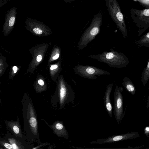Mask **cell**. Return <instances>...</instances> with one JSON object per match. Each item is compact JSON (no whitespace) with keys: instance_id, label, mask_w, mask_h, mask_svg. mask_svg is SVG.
Instances as JSON below:
<instances>
[{"instance_id":"ba28073f","label":"cell","mask_w":149,"mask_h":149,"mask_svg":"<svg viewBox=\"0 0 149 149\" xmlns=\"http://www.w3.org/2000/svg\"><path fill=\"white\" fill-rule=\"evenodd\" d=\"M26 27L33 33L39 36L50 34V29L43 22L30 18H27L25 22Z\"/></svg>"},{"instance_id":"7a4b0ae2","label":"cell","mask_w":149,"mask_h":149,"mask_svg":"<svg viewBox=\"0 0 149 149\" xmlns=\"http://www.w3.org/2000/svg\"><path fill=\"white\" fill-rule=\"evenodd\" d=\"M110 51V52L105 51L100 54L92 55L90 57L113 68H123L129 64L130 61L124 53L118 52L112 48Z\"/></svg>"},{"instance_id":"9c48e42d","label":"cell","mask_w":149,"mask_h":149,"mask_svg":"<svg viewBox=\"0 0 149 149\" xmlns=\"http://www.w3.org/2000/svg\"><path fill=\"white\" fill-rule=\"evenodd\" d=\"M79 74L81 76L91 79H95L97 77L103 75H110V73L94 66L80 65L79 67Z\"/></svg>"},{"instance_id":"d6986e66","label":"cell","mask_w":149,"mask_h":149,"mask_svg":"<svg viewBox=\"0 0 149 149\" xmlns=\"http://www.w3.org/2000/svg\"><path fill=\"white\" fill-rule=\"evenodd\" d=\"M139 2L143 6L147 8H149V0H132Z\"/></svg>"},{"instance_id":"9a60e30c","label":"cell","mask_w":149,"mask_h":149,"mask_svg":"<svg viewBox=\"0 0 149 149\" xmlns=\"http://www.w3.org/2000/svg\"><path fill=\"white\" fill-rule=\"evenodd\" d=\"M125 89L132 95L135 94L136 91L135 87L133 83L127 77L123 79V82L122 84Z\"/></svg>"},{"instance_id":"7402d4cb","label":"cell","mask_w":149,"mask_h":149,"mask_svg":"<svg viewBox=\"0 0 149 149\" xmlns=\"http://www.w3.org/2000/svg\"><path fill=\"white\" fill-rule=\"evenodd\" d=\"M58 66L57 64L53 65L50 68V69L51 70H53L57 68H58Z\"/></svg>"},{"instance_id":"7c38bea8","label":"cell","mask_w":149,"mask_h":149,"mask_svg":"<svg viewBox=\"0 0 149 149\" xmlns=\"http://www.w3.org/2000/svg\"><path fill=\"white\" fill-rule=\"evenodd\" d=\"M17 15V8L13 7L8 11L5 17L3 30L6 32L10 31L15 24Z\"/></svg>"},{"instance_id":"52a82bcc","label":"cell","mask_w":149,"mask_h":149,"mask_svg":"<svg viewBox=\"0 0 149 149\" xmlns=\"http://www.w3.org/2000/svg\"><path fill=\"white\" fill-rule=\"evenodd\" d=\"M140 135L138 132H132L120 134H114L105 138H100L91 141L90 143L102 144L111 143L125 140L136 138Z\"/></svg>"},{"instance_id":"8fae6325","label":"cell","mask_w":149,"mask_h":149,"mask_svg":"<svg viewBox=\"0 0 149 149\" xmlns=\"http://www.w3.org/2000/svg\"><path fill=\"white\" fill-rule=\"evenodd\" d=\"M3 137L12 145L13 149H30L32 146V145L19 140L9 132L5 134Z\"/></svg>"},{"instance_id":"6da1fadb","label":"cell","mask_w":149,"mask_h":149,"mask_svg":"<svg viewBox=\"0 0 149 149\" xmlns=\"http://www.w3.org/2000/svg\"><path fill=\"white\" fill-rule=\"evenodd\" d=\"M23 119L24 134L29 143L33 141L40 143L36 114L31 99L27 93L23 95L21 101Z\"/></svg>"},{"instance_id":"2e32d148","label":"cell","mask_w":149,"mask_h":149,"mask_svg":"<svg viewBox=\"0 0 149 149\" xmlns=\"http://www.w3.org/2000/svg\"><path fill=\"white\" fill-rule=\"evenodd\" d=\"M135 43L141 46L149 47V32L142 36Z\"/></svg>"},{"instance_id":"5b68a950","label":"cell","mask_w":149,"mask_h":149,"mask_svg":"<svg viewBox=\"0 0 149 149\" xmlns=\"http://www.w3.org/2000/svg\"><path fill=\"white\" fill-rule=\"evenodd\" d=\"M130 14L133 22L140 29L138 31L139 36L149 28V8L142 10L131 8Z\"/></svg>"},{"instance_id":"cb8c5ba5","label":"cell","mask_w":149,"mask_h":149,"mask_svg":"<svg viewBox=\"0 0 149 149\" xmlns=\"http://www.w3.org/2000/svg\"><path fill=\"white\" fill-rule=\"evenodd\" d=\"M7 2V1H2V0H0V8L6 4Z\"/></svg>"},{"instance_id":"3957f363","label":"cell","mask_w":149,"mask_h":149,"mask_svg":"<svg viewBox=\"0 0 149 149\" xmlns=\"http://www.w3.org/2000/svg\"><path fill=\"white\" fill-rule=\"evenodd\" d=\"M106 5L109 14L121 32L124 38L126 39L127 33L123 15L117 0H105Z\"/></svg>"},{"instance_id":"30bf717a","label":"cell","mask_w":149,"mask_h":149,"mask_svg":"<svg viewBox=\"0 0 149 149\" xmlns=\"http://www.w3.org/2000/svg\"><path fill=\"white\" fill-rule=\"evenodd\" d=\"M6 128L8 132L11 133L13 135L21 141L29 143L26 139L22 132L20 125L19 116L17 117V120L14 121L5 120Z\"/></svg>"},{"instance_id":"f546056e","label":"cell","mask_w":149,"mask_h":149,"mask_svg":"<svg viewBox=\"0 0 149 149\" xmlns=\"http://www.w3.org/2000/svg\"><path fill=\"white\" fill-rule=\"evenodd\" d=\"M1 136H0V139L1 138Z\"/></svg>"},{"instance_id":"277c9868","label":"cell","mask_w":149,"mask_h":149,"mask_svg":"<svg viewBox=\"0 0 149 149\" xmlns=\"http://www.w3.org/2000/svg\"><path fill=\"white\" fill-rule=\"evenodd\" d=\"M102 20V15L101 12L94 16L90 25L85 30L81 36L79 42L80 49L86 47L100 33Z\"/></svg>"},{"instance_id":"83f0119b","label":"cell","mask_w":149,"mask_h":149,"mask_svg":"<svg viewBox=\"0 0 149 149\" xmlns=\"http://www.w3.org/2000/svg\"><path fill=\"white\" fill-rule=\"evenodd\" d=\"M13 69L14 71V73H15L16 72L17 70V68L16 66H14L13 68Z\"/></svg>"},{"instance_id":"f1b7e54d","label":"cell","mask_w":149,"mask_h":149,"mask_svg":"<svg viewBox=\"0 0 149 149\" xmlns=\"http://www.w3.org/2000/svg\"><path fill=\"white\" fill-rule=\"evenodd\" d=\"M4 149L3 148H2V147L0 146V149Z\"/></svg>"},{"instance_id":"d4e9b609","label":"cell","mask_w":149,"mask_h":149,"mask_svg":"<svg viewBox=\"0 0 149 149\" xmlns=\"http://www.w3.org/2000/svg\"><path fill=\"white\" fill-rule=\"evenodd\" d=\"M38 84L41 86H43L44 84V81L41 79H40L38 81Z\"/></svg>"},{"instance_id":"603a6c76","label":"cell","mask_w":149,"mask_h":149,"mask_svg":"<svg viewBox=\"0 0 149 149\" xmlns=\"http://www.w3.org/2000/svg\"><path fill=\"white\" fill-rule=\"evenodd\" d=\"M42 59V57L41 55H39L37 56L36 58V61L38 62H40Z\"/></svg>"},{"instance_id":"5bb4252c","label":"cell","mask_w":149,"mask_h":149,"mask_svg":"<svg viewBox=\"0 0 149 149\" xmlns=\"http://www.w3.org/2000/svg\"><path fill=\"white\" fill-rule=\"evenodd\" d=\"M58 90V99L57 100L59 101L60 104L62 107L66 103V100H69L68 89L65 84L62 82L59 84Z\"/></svg>"},{"instance_id":"e0dca14e","label":"cell","mask_w":149,"mask_h":149,"mask_svg":"<svg viewBox=\"0 0 149 149\" xmlns=\"http://www.w3.org/2000/svg\"><path fill=\"white\" fill-rule=\"evenodd\" d=\"M149 79V59L148 61L146 67L144 68L142 73L141 81L144 87Z\"/></svg>"},{"instance_id":"4316f807","label":"cell","mask_w":149,"mask_h":149,"mask_svg":"<svg viewBox=\"0 0 149 149\" xmlns=\"http://www.w3.org/2000/svg\"><path fill=\"white\" fill-rule=\"evenodd\" d=\"M75 0H64V2L66 3H70Z\"/></svg>"},{"instance_id":"ffe728a7","label":"cell","mask_w":149,"mask_h":149,"mask_svg":"<svg viewBox=\"0 0 149 149\" xmlns=\"http://www.w3.org/2000/svg\"><path fill=\"white\" fill-rule=\"evenodd\" d=\"M55 127L57 130H60L63 128V126L62 124L60 123H57L56 124Z\"/></svg>"},{"instance_id":"4fadbf2b","label":"cell","mask_w":149,"mask_h":149,"mask_svg":"<svg viewBox=\"0 0 149 149\" xmlns=\"http://www.w3.org/2000/svg\"><path fill=\"white\" fill-rule=\"evenodd\" d=\"M113 86L112 83L109 84L107 86L103 97L105 108L109 116L111 117L112 116L113 109L110 96Z\"/></svg>"},{"instance_id":"ac0fdd59","label":"cell","mask_w":149,"mask_h":149,"mask_svg":"<svg viewBox=\"0 0 149 149\" xmlns=\"http://www.w3.org/2000/svg\"><path fill=\"white\" fill-rule=\"evenodd\" d=\"M0 146L4 149H13L12 145L4 137L0 139Z\"/></svg>"},{"instance_id":"44dd1931","label":"cell","mask_w":149,"mask_h":149,"mask_svg":"<svg viewBox=\"0 0 149 149\" xmlns=\"http://www.w3.org/2000/svg\"><path fill=\"white\" fill-rule=\"evenodd\" d=\"M144 134L148 138L149 134V127L148 126H146L144 129Z\"/></svg>"},{"instance_id":"8992f818","label":"cell","mask_w":149,"mask_h":149,"mask_svg":"<svg viewBox=\"0 0 149 149\" xmlns=\"http://www.w3.org/2000/svg\"><path fill=\"white\" fill-rule=\"evenodd\" d=\"M123 88L116 85L114 93L113 114L116 121L120 123L123 118L125 110L123 109V100L122 93Z\"/></svg>"},{"instance_id":"484cf974","label":"cell","mask_w":149,"mask_h":149,"mask_svg":"<svg viewBox=\"0 0 149 149\" xmlns=\"http://www.w3.org/2000/svg\"><path fill=\"white\" fill-rule=\"evenodd\" d=\"M59 56V54H56L55 56H53L52 59L54 60H55L58 58Z\"/></svg>"}]
</instances>
